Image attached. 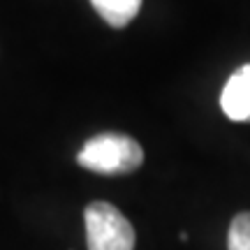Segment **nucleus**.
I'll return each instance as SVG.
<instances>
[{"label": "nucleus", "instance_id": "obj_1", "mask_svg": "<svg viewBox=\"0 0 250 250\" xmlns=\"http://www.w3.org/2000/svg\"><path fill=\"white\" fill-rule=\"evenodd\" d=\"M77 162L83 169L104 176L132 174L144 162V148L132 137L121 132H102L90 137L77 153Z\"/></svg>", "mask_w": 250, "mask_h": 250}, {"label": "nucleus", "instance_id": "obj_2", "mask_svg": "<svg viewBox=\"0 0 250 250\" xmlns=\"http://www.w3.org/2000/svg\"><path fill=\"white\" fill-rule=\"evenodd\" d=\"M88 250H134V227L109 202H93L83 211Z\"/></svg>", "mask_w": 250, "mask_h": 250}, {"label": "nucleus", "instance_id": "obj_3", "mask_svg": "<svg viewBox=\"0 0 250 250\" xmlns=\"http://www.w3.org/2000/svg\"><path fill=\"white\" fill-rule=\"evenodd\" d=\"M220 107L229 121H250V65H243L227 79L220 95Z\"/></svg>", "mask_w": 250, "mask_h": 250}, {"label": "nucleus", "instance_id": "obj_4", "mask_svg": "<svg viewBox=\"0 0 250 250\" xmlns=\"http://www.w3.org/2000/svg\"><path fill=\"white\" fill-rule=\"evenodd\" d=\"M90 5L111 28H125L139 14L142 0H90Z\"/></svg>", "mask_w": 250, "mask_h": 250}, {"label": "nucleus", "instance_id": "obj_5", "mask_svg": "<svg viewBox=\"0 0 250 250\" xmlns=\"http://www.w3.org/2000/svg\"><path fill=\"white\" fill-rule=\"evenodd\" d=\"M227 250H250V213L234 215L227 234Z\"/></svg>", "mask_w": 250, "mask_h": 250}]
</instances>
